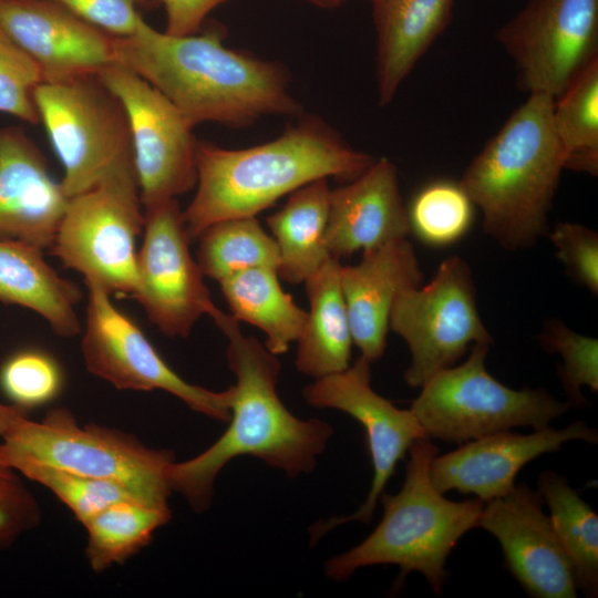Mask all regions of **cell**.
Segmentation results:
<instances>
[{"label": "cell", "instance_id": "cell-1", "mask_svg": "<svg viewBox=\"0 0 598 598\" xmlns=\"http://www.w3.org/2000/svg\"><path fill=\"white\" fill-rule=\"evenodd\" d=\"M115 62L132 70L196 126L246 127L265 116H299L288 71L278 62L233 50L221 31L173 35L143 17L135 31L115 37Z\"/></svg>", "mask_w": 598, "mask_h": 598}, {"label": "cell", "instance_id": "cell-2", "mask_svg": "<svg viewBox=\"0 0 598 598\" xmlns=\"http://www.w3.org/2000/svg\"><path fill=\"white\" fill-rule=\"evenodd\" d=\"M213 320L228 340L226 355L236 377L229 424L204 452L175 461L171 474L173 492L197 513L209 508L215 481L233 458L251 455L293 478L316 467L333 434L329 423L299 419L281 402L277 393L281 365L276 354L256 338L245 337L233 316L219 310Z\"/></svg>", "mask_w": 598, "mask_h": 598}, {"label": "cell", "instance_id": "cell-3", "mask_svg": "<svg viewBox=\"0 0 598 598\" xmlns=\"http://www.w3.org/2000/svg\"><path fill=\"white\" fill-rule=\"evenodd\" d=\"M375 161L349 145L326 121L299 115L277 138L246 148L199 141L195 195L183 210L190 239L210 225L249 217L320 178L351 182Z\"/></svg>", "mask_w": 598, "mask_h": 598}, {"label": "cell", "instance_id": "cell-4", "mask_svg": "<svg viewBox=\"0 0 598 598\" xmlns=\"http://www.w3.org/2000/svg\"><path fill=\"white\" fill-rule=\"evenodd\" d=\"M554 97L528 94L466 167L460 184L483 215V230L501 247H533L564 171L553 121Z\"/></svg>", "mask_w": 598, "mask_h": 598}, {"label": "cell", "instance_id": "cell-5", "mask_svg": "<svg viewBox=\"0 0 598 598\" xmlns=\"http://www.w3.org/2000/svg\"><path fill=\"white\" fill-rule=\"evenodd\" d=\"M408 454L401 489L379 498L382 519L360 544L326 561L328 578L342 581L363 567L395 565L400 579L419 571L434 594L442 592L448 577L446 559L461 537L478 527L485 502H454L435 488L430 466L439 448L430 437L416 440Z\"/></svg>", "mask_w": 598, "mask_h": 598}, {"label": "cell", "instance_id": "cell-6", "mask_svg": "<svg viewBox=\"0 0 598 598\" xmlns=\"http://www.w3.org/2000/svg\"><path fill=\"white\" fill-rule=\"evenodd\" d=\"M9 460L27 458L118 484L141 499L168 507L175 456L117 429L82 425L65 408L37 422L27 416L2 439Z\"/></svg>", "mask_w": 598, "mask_h": 598}, {"label": "cell", "instance_id": "cell-7", "mask_svg": "<svg viewBox=\"0 0 598 598\" xmlns=\"http://www.w3.org/2000/svg\"><path fill=\"white\" fill-rule=\"evenodd\" d=\"M489 346L473 344L463 363L420 388L410 410L426 436L463 444L516 426L540 430L570 409L545 389L516 390L496 380L485 365Z\"/></svg>", "mask_w": 598, "mask_h": 598}, {"label": "cell", "instance_id": "cell-8", "mask_svg": "<svg viewBox=\"0 0 598 598\" xmlns=\"http://www.w3.org/2000/svg\"><path fill=\"white\" fill-rule=\"evenodd\" d=\"M134 166L111 174L69 198L51 252L64 268L110 295L133 297L137 287L136 238L144 228Z\"/></svg>", "mask_w": 598, "mask_h": 598}, {"label": "cell", "instance_id": "cell-9", "mask_svg": "<svg viewBox=\"0 0 598 598\" xmlns=\"http://www.w3.org/2000/svg\"><path fill=\"white\" fill-rule=\"evenodd\" d=\"M33 96L40 123L63 167L60 183L68 198L134 166L125 110L99 75L42 82Z\"/></svg>", "mask_w": 598, "mask_h": 598}, {"label": "cell", "instance_id": "cell-10", "mask_svg": "<svg viewBox=\"0 0 598 598\" xmlns=\"http://www.w3.org/2000/svg\"><path fill=\"white\" fill-rule=\"evenodd\" d=\"M389 327L411 352L404 380L412 388L455 365L470 346L493 343L478 312L471 267L458 256L443 260L426 285L398 296Z\"/></svg>", "mask_w": 598, "mask_h": 598}, {"label": "cell", "instance_id": "cell-11", "mask_svg": "<svg viewBox=\"0 0 598 598\" xmlns=\"http://www.w3.org/2000/svg\"><path fill=\"white\" fill-rule=\"evenodd\" d=\"M97 75L125 110L144 208L194 188L199 141L190 121L147 81L118 63Z\"/></svg>", "mask_w": 598, "mask_h": 598}, {"label": "cell", "instance_id": "cell-12", "mask_svg": "<svg viewBox=\"0 0 598 598\" xmlns=\"http://www.w3.org/2000/svg\"><path fill=\"white\" fill-rule=\"evenodd\" d=\"M87 287L82 355L89 372L118 390H162L208 417L228 421L231 386L212 391L179 377L158 354L140 327L120 311L111 295Z\"/></svg>", "mask_w": 598, "mask_h": 598}, {"label": "cell", "instance_id": "cell-13", "mask_svg": "<svg viewBox=\"0 0 598 598\" xmlns=\"http://www.w3.org/2000/svg\"><path fill=\"white\" fill-rule=\"evenodd\" d=\"M496 39L522 91L556 97L598 58V0H528Z\"/></svg>", "mask_w": 598, "mask_h": 598}, {"label": "cell", "instance_id": "cell-14", "mask_svg": "<svg viewBox=\"0 0 598 598\" xmlns=\"http://www.w3.org/2000/svg\"><path fill=\"white\" fill-rule=\"evenodd\" d=\"M144 218L133 298L165 336L186 338L203 315L213 318L219 309L189 252L192 239L177 198L144 208Z\"/></svg>", "mask_w": 598, "mask_h": 598}, {"label": "cell", "instance_id": "cell-15", "mask_svg": "<svg viewBox=\"0 0 598 598\" xmlns=\"http://www.w3.org/2000/svg\"><path fill=\"white\" fill-rule=\"evenodd\" d=\"M302 393L310 405L342 411L364 427L373 467L370 491L363 503L352 514L315 524L310 528V540L316 543L340 525L369 523L396 463L416 440L429 436L410 409L396 408L372 389L371 362L362 355L348 369L316 379Z\"/></svg>", "mask_w": 598, "mask_h": 598}, {"label": "cell", "instance_id": "cell-16", "mask_svg": "<svg viewBox=\"0 0 598 598\" xmlns=\"http://www.w3.org/2000/svg\"><path fill=\"white\" fill-rule=\"evenodd\" d=\"M544 501L525 483L485 502L478 527L499 543L504 566L533 598H575L571 563L560 544Z\"/></svg>", "mask_w": 598, "mask_h": 598}, {"label": "cell", "instance_id": "cell-17", "mask_svg": "<svg viewBox=\"0 0 598 598\" xmlns=\"http://www.w3.org/2000/svg\"><path fill=\"white\" fill-rule=\"evenodd\" d=\"M0 25L44 83L97 75L115 62V37L52 0H0Z\"/></svg>", "mask_w": 598, "mask_h": 598}, {"label": "cell", "instance_id": "cell-18", "mask_svg": "<svg viewBox=\"0 0 598 598\" xmlns=\"http://www.w3.org/2000/svg\"><path fill=\"white\" fill-rule=\"evenodd\" d=\"M598 441L595 429L575 421L563 429L546 426L530 434L511 430L463 443L458 448L436 455L430 477L437 491L473 494L483 502L505 496L515 486L518 472L534 458L559 451L569 441Z\"/></svg>", "mask_w": 598, "mask_h": 598}, {"label": "cell", "instance_id": "cell-19", "mask_svg": "<svg viewBox=\"0 0 598 598\" xmlns=\"http://www.w3.org/2000/svg\"><path fill=\"white\" fill-rule=\"evenodd\" d=\"M68 202L33 140L19 126L0 127V239L50 248Z\"/></svg>", "mask_w": 598, "mask_h": 598}, {"label": "cell", "instance_id": "cell-20", "mask_svg": "<svg viewBox=\"0 0 598 598\" xmlns=\"http://www.w3.org/2000/svg\"><path fill=\"white\" fill-rule=\"evenodd\" d=\"M411 233L398 169L375 159L359 177L330 192L326 244L341 259L406 238Z\"/></svg>", "mask_w": 598, "mask_h": 598}, {"label": "cell", "instance_id": "cell-21", "mask_svg": "<svg viewBox=\"0 0 598 598\" xmlns=\"http://www.w3.org/2000/svg\"><path fill=\"white\" fill-rule=\"evenodd\" d=\"M353 343L371 363L382 357L392 307L404 290L422 285V270L408 238L363 251L353 266L340 268Z\"/></svg>", "mask_w": 598, "mask_h": 598}, {"label": "cell", "instance_id": "cell-22", "mask_svg": "<svg viewBox=\"0 0 598 598\" xmlns=\"http://www.w3.org/2000/svg\"><path fill=\"white\" fill-rule=\"evenodd\" d=\"M453 0H389L373 16L377 29V89L389 104L415 63L443 33Z\"/></svg>", "mask_w": 598, "mask_h": 598}, {"label": "cell", "instance_id": "cell-23", "mask_svg": "<svg viewBox=\"0 0 598 598\" xmlns=\"http://www.w3.org/2000/svg\"><path fill=\"white\" fill-rule=\"evenodd\" d=\"M80 299L79 287L56 274L42 249L0 239V301L37 312L58 336L71 338L81 332Z\"/></svg>", "mask_w": 598, "mask_h": 598}, {"label": "cell", "instance_id": "cell-24", "mask_svg": "<svg viewBox=\"0 0 598 598\" xmlns=\"http://www.w3.org/2000/svg\"><path fill=\"white\" fill-rule=\"evenodd\" d=\"M340 259L330 257L305 280L309 300L305 328L296 341V368L319 379L349 368L353 343L340 283Z\"/></svg>", "mask_w": 598, "mask_h": 598}, {"label": "cell", "instance_id": "cell-25", "mask_svg": "<svg viewBox=\"0 0 598 598\" xmlns=\"http://www.w3.org/2000/svg\"><path fill=\"white\" fill-rule=\"evenodd\" d=\"M330 192L327 178L313 181L267 219L279 251L277 272L287 282H305L331 257L326 244Z\"/></svg>", "mask_w": 598, "mask_h": 598}, {"label": "cell", "instance_id": "cell-26", "mask_svg": "<svg viewBox=\"0 0 598 598\" xmlns=\"http://www.w3.org/2000/svg\"><path fill=\"white\" fill-rule=\"evenodd\" d=\"M218 283L231 316L262 330L267 336L265 346L271 353L282 354L298 340L308 312L282 290L277 269L251 268Z\"/></svg>", "mask_w": 598, "mask_h": 598}, {"label": "cell", "instance_id": "cell-27", "mask_svg": "<svg viewBox=\"0 0 598 598\" xmlns=\"http://www.w3.org/2000/svg\"><path fill=\"white\" fill-rule=\"evenodd\" d=\"M537 492L550 511L554 530L573 566L577 589L587 597L598 594V516L566 477L546 470Z\"/></svg>", "mask_w": 598, "mask_h": 598}, {"label": "cell", "instance_id": "cell-28", "mask_svg": "<svg viewBox=\"0 0 598 598\" xmlns=\"http://www.w3.org/2000/svg\"><path fill=\"white\" fill-rule=\"evenodd\" d=\"M171 516L169 507L138 498L107 506L83 525L87 532L85 555L91 568L103 571L124 563L144 548Z\"/></svg>", "mask_w": 598, "mask_h": 598}, {"label": "cell", "instance_id": "cell-29", "mask_svg": "<svg viewBox=\"0 0 598 598\" xmlns=\"http://www.w3.org/2000/svg\"><path fill=\"white\" fill-rule=\"evenodd\" d=\"M551 121L564 153V169L598 173V58L554 97Z\"/></svg>", "mask_w": 598, "mask_h": 598}, {"label": "cell", "instance_id": "cell-30", "mask_svg": "<svg viewBox=\"0 0 598 598\" xmlns=\"http://www.w3.org/2000/svg\"><path fill=\"white\" fill-rule=\"evenodd\" d=\"M198 238L196 261L203 275L217 282L251 268H278L277 244L255 216L217 221Z\"/></svg>", "mask_w": 598, "mask_h": 598}, {"label": "cell", "instance_id": "cell-31", "mask_svg": "<svg viewBox=\"0 0 598 598\" xmlns=\"http://www.w3.org/2000/svg\"><path fill=\"white\" fill-rule=\"evenodd\" d=\"M474 207L460 182H432L420 189L406 207L410 230L423 244L448 246L470 230Z\"/></svg>", "mask_w": 598, "mask_h": 598}, {"label": "cell", "instance_id": "cell-32", "mask_svg": "<svg viewBox=\"0 0 598 598\" xmlns=\"http://www.w3.org/2000/svg\"><path fill=\"white\" fill-rule=\"evenodd\" d=\"M10 463L23 477L41 484L54 494L82 525L116 502L141 499L113 482L83 476L27 458H12Z\"/></svg>", "mask_w": 598, "mask_h": 598}, {"label": "cell", "instance_id": "cell-33", "mask_svg": "<svg viewBox=\"0 0 598 598\" xmlns=\"http://www.w3.org/2000/svg\"><path fill=\"white\" fill-rule=\"evenodd\" d=\"M540 347L560 355L557 374L570 408L586 405L581 388L598 391V340L571 330L557 319L547 320L538 334Z\"/></svg>", "mask_w": 598, "mask_h": 598}, {"label": "cell", "instance_id": "cell-34", "mask_svg": "<svg viewBox=\"0 0 598 598\" xmlns=\"http://www.w3.org/2000/svg\"><path fill=\"white\" fill-rule=\"evenodd\" d=\"M62 384L59 363L41 350L18 351L0 367V389L21 411L51 402L60 393Z\"/></svg>", "mask_w": 598, "mask_h": 598}, {"label": "cell", "instance_id": "cell-35", "mask_svg": "<svg viewBox=\"0 0 598 598\" xmlns=\"http://www.w3.org/2000/svg\"><path fill=\"white\" fill-rule=\"evenodd\" d=\"M42 82L38 65L0 25V112L40 123L33 93Z\"/></svg>", "mask_w": 598, "mask_h": 598}, {"label": "cell", "instance_id": "cell-36", "mask_svg": "<svg viewBox=\"0 0 598 598\" xmlns=\"http://www.w3.org/2000/svg\"><path fill=\"white\" fill-rule=\"evenodd\" d=\"M40 522V508L22 475L10 463L0 442V549L10 546Z\"/></svg>", "mask_w": 598, "mask_h": 598}, {"label": "cell", "instance_id": "cell-37", "mask_svg": "<svg viewBox=\"0 0 598 598\" xmlns=\"http://www.w3.org/2000/svg\"><path fill=\"white\" fill-rule=\"evenodd\" d=\"M567 275L591 295L598 293V235L575 223H559L547 233Z\"/></svg>", "mask_w": 598, "mask_h": 598}, {"label": "cell", "instance_id": "cell-38", "mask_svg": "<svg viewBox=\"0 0 598 598\" xmlns=\"http://www.w3.org/2000/svg\"><path fill=\"white\" fill-rule=\"evenodd\" d=\"M113 37L131 35L142 18L140 9L156 0H52Z\"/></svg>", "mask_w": 598, "mask_h": 598}, {"label": "cell", "instance_id": "cell-39", "mask_svg": "<svg viewBox=\"0 0 598 598\" xmlns=\"http://www.w3.org/2000/svg\"><path fill=\"white\" fill-rule=\"evenodd\" d=\"M166 14L165 32L173 35L198 33L206 17L226 0H156Z\"/></svg>", "mask_w": 598, "mask_h": 598}, {"label": "cell", "instance_id": "cell-40", "mask_svg": "<svg viewBox=\"0 0 598 598\" xmlns=\"http://www.w3.org/2000/svg\"><path fill=\"white\" fill-rule=\"evenodd\" d=\"M25 416L24 411L0 403V437L7 436Z\"/></svg>", "mask_w": 598, "mask_h": 598}, {"label": "cell", "instance_id": "cell-41", "mask_svg": "<svg viewBox=\"0 0 598 598\" xmlns=\"http://www.w3.org/2000/svg\"><path fill=\"white\" fill-rule=\"evenodd\" d=\"M303 1L321 9H337L346 4L349 0H303Z\"/></svg>", "mask_w": 598, "mask_h": 598}, {"label": "cell", "instance_id": "cell-42", "mask_svg": "<svg viewBox=\"0 0 598 598\" xmlns=\"http://www.w3.org/2000/svg\"><path fill=\"white\" fill-rule=\"evenodd\" d=\"M372 8V14L380 12L389 0H368Z\"/></svg>", "mask_w": 598, "mask_h": 598}]
</instances>
